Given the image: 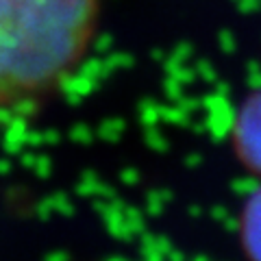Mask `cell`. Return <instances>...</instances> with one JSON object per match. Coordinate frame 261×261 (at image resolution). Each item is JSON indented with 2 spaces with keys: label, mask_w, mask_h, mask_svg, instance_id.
<instances>
[{
  "label": "cell",
  "mask_w": 261,
  "mask_h": 261,
  "mask_svg": "<svg viewBox=\"0 0 261 261\" xmlns=\"http://www.w3.org/2000/svg\"><path fill=\"white\" fill-rule=\"evenodd\" d=\"M238 235L246 261H261V185L248 194L240 209Z\"/></svg>",
  "instance_id": "cell-3"
},
{
  "label": "cell",
  "mask_w": 261,
  "mask_h": 261,
  "mask_svg": "<svg viewBox=\"0 0 261 261\" xmlns=\"http://www.w3.org/2000/svg\"><path fill=\"white\" fill-rule=\"evenodd\" d=\"M228 142L240 166L261 181V89L238 105L228 128Z\"/></svg>",
  "instance_id": "cell-2"
},
{
  "label": "cell",
  "mask_w": 261,
  "mask_h": 261,
  "mask_svg": "<svg viewBox=\"0 0 261 261\" xmlns=\"http://www.w3.org/2000/svg\"><path fill=\"white\" fill-rule=\"evenodd\" d=\"M100 0H0V111L46 102L85 63Z\"/></svg>",
  "instance_id": "cell-1"
}]
</instances>
